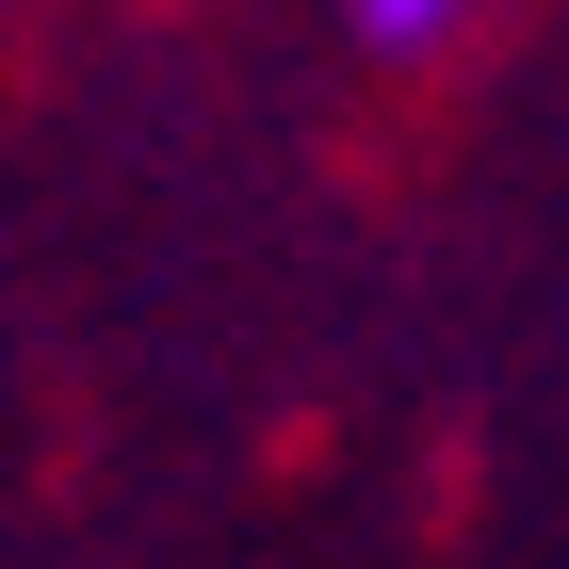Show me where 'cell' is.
Segmentation results:
<instances>
[{
  "mask_svg": "<svg viewBox=\"0 0 569 569\" xmlns=\"http://www.w3.org/2000/svg\"><path fill=\"white\" fill-rule=\"evenodd\" d=\"M358 33H375V49H423V33H456V0H358Z\"/></svg>",
  "mask_w": 569,
  "mask_h": 569,
  "instance_id": "6da1fadb",
  "label": "cell"
}]
</instances>
